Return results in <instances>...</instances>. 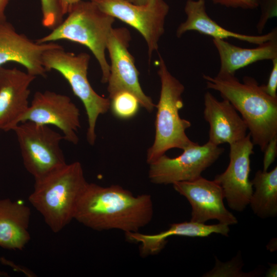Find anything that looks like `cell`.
I'll use <instances>...</instances> for the list:
<instances>
[{"instance_id": "2", "label": "cell", "mask_w": 277, "mask_h": 277, "mask_svg": "<svg viewBox=\"0 0 277 277\" xmlns=\"http://www.w3.org/2000/svg\"><path fill=\"white\" fill-rule=\"evenodd\" d=\"M203 77L207 88L218 91L241 114L253 144L263 152L269 141L277 135V98L266 93L251 76H245L242 82L232 74Z\"/></svg>"}, {"instance_id": "25", "label": "cell", "mask_w": 277, "mask_h": 277, "mask_svg": "<svg viewBox=\"0 0 277 277\" xmlns=\"http://www.w3.org/2000/svg\"><path fill=\"white\" fill-rule=\"evenodd\" d=\"M213 3L226 7L253 9L259 6L260 0H211Z\"/></svg>"}, {"instance_id": "28", "label": "cell", "mask_w": 277, "mask_h": 277, "mask_svg": "<svg viewBox=\"0 0 277 277\" xmlns=\"http://www.w3.org/2000/svg\"><path fill=\"white\" fill-rule=\"evenodd\" d=\"M82 0H60L62 12L64 15L68 14L72 7Z\"/></svg>"}, {"instance_id": "1", "label": "cell", "mask_w": 277, "mask_h": 277, "mask_svg": "<svg viewBox=\"0 0 277 277\" xmlns=\"http://www.w3.org/2000/svg\"><path fill=\"white\" fill-rule=\"evenodd\" d=\"M153 214L149 194L135 196L118 185L103 187L88 183L77 202L74 219L95 230L135 232L151 222Z\"/></svg>"}, {"instance_id": "20", "label": "cell", "mask_w": 277, "mask_h": 277, "mask_svg": "<svg viewBox=\"0 0 277 277\" xmlns=\"http://www.w3.org/2000/svg\"><path fill=\"white\" fill-rule=\"evenodd\" d=\"M212 42L220 57L219 74L235 75L237 70L254 63L277 58V38L253 48H242L224 39H212Z\"/></svg>"}, {"instance_id": "14", "label": "cell", "mask_w": 277, "mask_h": 277, "mask_svg": "<svg viewBox=\"0 0 277 277\" xmlns=\"http://www.w3.org/2000/svg\"><path fill=\"white\" fill-rule=\"evenodd\" d=\"M59 46L55 42L38 43L18 33L7 20L0 22V67L14 62L24 67L30 74L45 77L47 71L43 66V55Z\"/></svg>"}, {"instance_id": "27", "label": "cell", "mask_w": 277, "mask_h": 277, "mask_svg": "<svg viewBox=\"0 0 277 277\" xmlns=\"http://www.w3.org/2000/svg\"><path fill=\"white\" fill-rule=\"evenodd\" d=\"M272 67L267 84L262 85L264 91L270 96L277 98V58L272 60Z\"/></svg>"}, {"instance_id": "15", "label": "cell", "mask_w": 277, "mask_h": 277, "mask_svg": "<svg viewBox=\"0 0 277 277\" xmlns=\"http://www.w3.org/2000/svg\"><path fill=\"white\" fill-rule=\"evenodd\" d=\"M36 76L16 68L0 67V131L13 130L29 107V87Z\"/></svg>"}, {"instance_id": "12", "label": "cell", "mask_w": 277, "mask_h": 277, "mask_svg": "<svg viewBox=\"0 0 277 277\" xmlns=\"http://www.w3.org/2000/svg\"><path fill=\"white\" fill-rule=\"evenodd\" d=\"M253 146L249 133L243 139L230 144L228 166L224 172L216 175L213 180L222 188L228 206L237 211H242L249 205L253 191L249 179Z\"/></svg>"}, {"instance_id": "29", "label": "cell", "mask_w": 277, "mask_h": 277, "mask_svg": "<svg viewBox=\"0 0 277 277\" xmlns=\"http://www.w3.org/2000/svg\"><path fill=\"white\" fill-rule=\"evenodd\" d=\"M10 1V0H0V22L7 20L5 10Z\"/></svg>"}, {"instance_id": "11", "label": "cell", "mask_w": 277, "mask_h": 277, "mask_svg": "<svg viewBox=\"0 0 277 277\" xmlns=\"http://www.w3.org/2000/svg\"><path fill=\"white\" fill-rule=\"evenodd\" d=\"M80 115L78 108L68 96L49 90L37 91L22 123L54 126L62 131L64 140L75 145L79 140Z\"/></svg>"}, {"instance_id": "26", "label": "cell", "mask_w": 277, "mask_h": 277, "mask_svg": "<svg viewBox=\"0 0 277 277\" xmlns=\"http://www.w3.org/2000/svg\"><path fill=\"white\" fill-rule=\"evenodd\" d=\"M263 168L264 171H267L270 166L274 161L277 155V135L271 139L263 151Z\"/></svg>"}, {"instance_id": "31", "label": "cell", "mask_w": 277, "mask_h": 277, "mask_svg": "<svg viewBox=\"0 0 277 277\" xmlns=\"http://www.w3.org/2000/svg\"><path fill=\"white\" fill-rule=\"evenodd\" d=\"M134 4L137 5H145L152 3L154 0H127Z\"/></svg>"}, {"instance_id": "18", "label": "cell", "mask_w": 277, "mask_h": 277, "mask_svg": "<svg viewBox=\"0 0 277 277\" xmlns=\"http://www.w3.org/2000/svg\"><path fill=\"white\" fill-rule=\"evenodd\" d=\"M228 225L219 223L206 225L192 221L172 224L166 230L154 234H143L138 232L125 233L127 240L140 244V251L143 256L158 253L166 244V239L171 236L206 237L212 233L227 236Z\"/></svg>"}, {"instance_id": "22", "label": "cell", "mask_w": 277, "mask_h": 277, "mask_svg": "<svg viewBox=\"0 0 277 277\" xmlns=\"http://www.w3.org/2000/svg\"><path fill=\"white\" fill-rule=\"evenodd\" d=\"M140 106L136 96L129 91H121L110 99V109L115 116L121 119L133 117Z\"/></svg>"}, {"instance_id": "6", "label": "cell", "mask_w": 277, "mask_h": 277, "mask_svg": "<svg viewBox=\"0 0 277 277\" xmlns=\"http://www.w3.org/2000/svg\"><path fill=\"white\" fill-rule=\"evenodd\" d=\"M42 60L46 71L54 70L60 73L83 104L88 120L87 140L93 145L97 119L110 109V100L96 93L89 83L87 73L90 56L85 52L75 54L66 51L60 45L46 50Z\"/></svg>"}, {"instance_id": "10", "label": "cell", "mask_w": 277, "mask_h": 277, "mask_svg": "<svg viewBox=\"0 0 277 277\" xmlns=\"http://www.w3.org/2000/svg\"><path fill=\"white\" fill-rule=\"evenodd\" d=\"M130 40V33L125 28H113L109 36L107 50L111 64L107 82L108 98L111 99L121 91H129L136 96L141 106L151 112L156 105L141 86L134 58L128 50Z\"/></svg>"}, {"instance_id": "3", "label": "cell", "mask_w": 277, "mask_h": 277, "mask_svg": "<svg viewBox=\"0 0 277 277\" xmlns=\"http://www.w3.org/2000/svg\"><path fill=\"white\" fill-rule=\"evenodd\" d=\"M87 184L81 164L67 163L35 180L28 199L50 229L58 232L74 219L77 202Z\"/></svg>"}, {"instance_id": "30", "label": "cell", "mask_w": 277, "mask_h": 277, "mask_svg": "<svg viewBox=\"0 0 277 277\" xmlns=\"http://www.w3.org/2000/svg\"><path fill=\"white\" fill-rule=\"evenodd\" d=\"M276 264H271L267 274V276H276Z\"/></svg>"}, {"instance_id": "21", "label": "cell", "mask_w": 277, "mask_h": 277, "mask_svg": "<svg viewBox=\"0 0 277 277\" xmlns=\"http://www.w3.org/2000/svg\"><path fill=\"white\" fill-rule=\"evenodd\" d=\"M255 191L249 205L261 218L274 217L277 214V167L268 172L258 170L251 181Z\"/></svg>"}, {"instance_id": "4", "label": "cell", "mask_w": 277, "mask_h": 277, "mask_svg": "<svg viewBox=\"0 0 277 277\" xmlns=\"http://www.w3.org/2000/svg\"><path fill=\"white\" fill-rule=\"evenodd\" d=\"M68 14L50 33L35 41L45 43L67 40L86 46L98 62L102 71L101 82L107 83L110 65L105 51L115 18L90 1H80Z\"/></svg>"}, {"instance_id": "8", "label": "cell", "mask_w": 277, "mask_h": 277, "mask_svg": "<svg viewBox=\"0 0 277 277\" xmlns=\"http://www.w3.org/2000/svg\"><path fill=\"white\" fill-rule=\"evenodd\" d=\"M102 11L135 29L144 37L148 48L149 60L157 51L165 32L169 6L164 0H154L145 5L127 0H90Z\"/></svg>"}, {"instance_id": "16", "label": "cell", "mask_w": 277, "mask_h": 277, "mask_svg": "<svg viewBox=\"0 0 277 277\" xmlns=\"http://www.w3.org/2000/svg\"><path fill=\"white\" fill-rule=\"evenodd\" d=\"M204 104V119L209 125V142L216 146L230 145L247 135V125L228 101H219L207 91Z\"/></svg>"}, {"instance_id": "19", "label": "cell", "mask_w": 277, "mask_h": 277, "mask_svg": "<svg viewBox=\"0 0 277 277\" xmlns=\"http://www.w3.org/2000/svg\"><path fill=\"white\" fill-rule=\"evenodd\" d=\"M29 207L21 201L0 200V246L22 250L30 240Z\"/></svg>"}, {"instance_id": "13", "label": "cell", "mask_w": 277, "mask_h": 277, "mask_svg": "<svg viewBox=\"0 0 277 277\" xmlns=\"http://www.w3.org/2000/svg\"><path fill=\"white\" fill-rule=\"evenodd\" d=\"M174 190L185 196L192 208L191 221L205 223L216 220L220 223L230 225L238 221L225 207L222 188L215 181L200 176L191 181L173 183Z\"/></svg>"}, {"instance_id": "24", "label": "cell", "mask_w": 277, "mask_h": 277, "mask_svg": "<svg viewBox=\"0 0 277 277\" xmlns=\"http://www.w3.org/2000/svg\"><path fill=\"white\" fill-rule=\"evenodd\" d=\"M261 14L256 25L258 32L261 34L269 19L276 16L277 0H260Z\"/></svg>"}, {"instance_id": "5", "label": "cell", "mask_w": 277, "mask_h": 277, "mask_svg": "<svg viewBox=\"0 0 277 277\" xmlns=\"http://www.w3.org/2000/svg\"><path fill=\"white\" fill-rule=\"evenodd\" d=\"M157 74L161 81L160 98L156 107L154 142L147 152L149 165L172 148L182 150L194 142L187 136L186 130L190 127V121L181 117L179 111L183 107V84L169 71L165 61L159 55Z\"/></svg>"}, {"instance_id": "7", "label": "cell", "mask_w": 277, "mask_h": 277, "mask_svg": "<svg viewBox=\"0 0 277 277\" xmlns=\"http://www.w3.org/2000/svg\"><path fill=\"white\" fill-rule=\"evenodd\" d=\"M13 131L17 137L24 166L34 180L67 164L60 145L64 137L49 126L25 121Z\"/></svg>"}, {"instance_id": "23", "label": "cell", "mask_w": 277, "mask_h": 277, "mask_svg": "<svg viewBox=\"0 0 277 277\" xmlns=\"http://www.w3.org/2000/svg\"><path fill=\"white\" fill-rule=\"evenodd\" d=\"M42 24L50 30H53L63 21L60 0H41Z\"/></svg>"}, {"instance_id": "17", "label": "cell", "mask_w": 277, "mask_h": 277, "mask_svg": "<svg viewBox=\"0 0 277 277\" xmlns=\"http://www.w3.org/2000/svg\"><path fill=\"white\" fill-rule=\"evenodd\" d=\"M184 11L186 19L180 24L176 29V35L178 37L188 31H194L211 36L213 39L225 40L234 38L257 45L277 38L276 28L266 34L257 35L241 34L224 28L208 15L205 0H187Z\"/></svg>"}, {"instance_id": "9", "label": "cell", "mask_w": 277, "mask_h": 277, "mask_svg": "<svg viewBox=\"0 0 277 277\" xmlns=\"http://www.w3.org/2000/svg\"><path fill=\"white\" fill-rule=\"evenodd\" d=\"M183 150L176 157L164 154L149 164L150 181L155 184L167 185L194 180L219 159L224 149L208 141L203 145L194 142Z\"/></svg>"}]
</instances>
